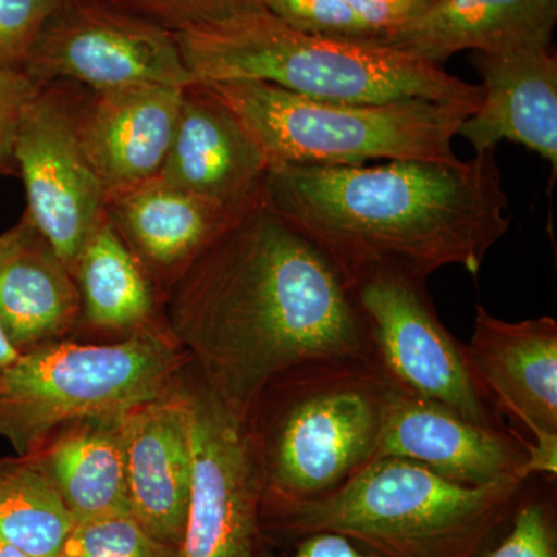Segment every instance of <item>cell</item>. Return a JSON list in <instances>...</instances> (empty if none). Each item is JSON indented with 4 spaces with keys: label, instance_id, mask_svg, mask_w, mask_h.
<instances>
[{
    "label": "cell",
    "instance_id": "1",
    "mask_svg": "<svg viewBox=\"0 0 557 557\" xmlns=\"http://www.w3.org/2000/svg\"><path fill=\"white\" fill-rule=\"evenodd\" d=\"M163 314L190 368L242 421L285 370L322 359L373 361L343 271L263 203L171 285Z\"/></svg>",
    "mask_w": 557,
    "mask_h": 557
},
{
    "label": "cell",
    "instance_id": "2",
    "mask_svg": "<svg viewBox=\"0 0 557 557\" xmlns=\"http://www.w3.org/2000/svg\"><path fill=\"white\" fill-rule=\"evenodd\" d=\"M262 203L324 249L347 284L379 269L478 276L511 225L494 150L456 163L271 166Z\"/></svg>",
    "mask_w": 557,
    "mask_h": 557
},
{
    "label": "cell",
    "instance_id": "3",
    "mask_svg": "<svg viewBox=\"0 0 557 557\" xmlns=\"http://www.w3.org/2000/svg\"><path fill=\"white\" fill-rule=\"evenodd\" d=\"M196 83L259 81L318 101L423 100L480 106L482 87L373 40L311 35L255 7L174 33Z\"/></svg>",
    "mask_w": 557,
    "mask_h": 557
},
{
    "label": "cell",
    "instance_id": "4",
    "mask_svg": "<svg viewBox=\"0 0 557 557\" xmlns=\"http://www.w3.org/2000/svg\"><path fill=\"white\" fill-rule=\"evenodd\" d=\"M528 480L463 486L416 461L380 457L325 496L262 504L260 528L288 539L338 533L383 557H475L511 518Z\"/></svg>",
    "mask_w": 557,
    "mask_h": 557
},
{
    "label": "cell",
    "instance_id": "5",
    "mask_svg": "<svg viewBox=\"0 0 557 557\" xmlns=\"http://www.w3.org/2000/svg\"><path fill=\"white\" fill-rule=\"evenodd\" d=\"M391 383L369 359H322L285 370L260 392L245 426L262 504L338 490L379 453Z\"/></svg>",
    "mask_w": 557,
    "mask_h": 557
},
{
    "label": "cell",
    "instance_id": "6",
    "mask_svg": "<svg viewBox=\"0 0 557 557\" xmlns=\"http://www.w3.org/2000/svg\"><path fill=\"white\" fill-rule=\"evenodd\" d=\"M231 112L271 166H361L375 160L456 163L458 127L479 106L410 98L318 101L259 81L201 83Z\"/></svg>",
    "mask_w": 557,
    "mask_h": 557
},
{
    "label": "cell",
    "instance_id": "7",
    "mask_svg": "<svg viewBox=\"0 0 557 557\" xmlns=\"http://www.w3.org/2000/svg\"><path fill=\"white\" fill-rule=\"evenodd\" d=\"M190 364L168 329L109 343L67 338L20 355L0 383V437L32 456L75 421L112 417L170 391Z\"/></svg>",
    "mask_w": 557,
    "mask_h": 557
},
{
    "label": "cell",
    "instance_id": "8",
    "mask_svg": "<svg viewBox=\"0 0 557 557\" xmlns=\"http://www.w3.org/2000/svg\"><path fill=\"white\" fill-rule=\"evenodd\" d=\"M348 287L364 319L373 362L391 383L472 423L509 428L475 379L467 347L440 321L426 277L379 269L351 278Z\"/></svg>",
    "mask_w": 557,
    "mask_h": 557
},
{
    "label": "cell",
    "instance_id": "9",
    "mask_svg": "<svg viewBox=\"0 0 557 557\" xmlns=\"http://www.w3.org/2000/svg\"><path fill=\"white\" fill-rule=\"evenodd\" d=\"M22 73L38 87L67 83L91 91L196 83L174 33L106 0H69L40 33Z\"/></svg>",
    "mask_w": 557,
    "mask_h": 557
},
{
    "label": "cell",
    "instance_id": "10",
    "mask_svg": "<svg viewBox=\"0 0 557 557\" xmlns=\"http://www.w3.org/2000/svg\"><path fill=\"white\" fill-rule=\"evenodd\" d=\"M193 478L178 557H256L262 537V479L245 421L186 372Z\"/></svg>",
    "mask_w": 557,
    "mask_h": 557
},
{
    "label": "cell",
    "instance_id": "11",
    "mask_svg": "<svg viewBox=\"0 0 557 557\" xmlns=\"http://www.w3.org/2000/svg\"><path fill=\"white\" fill-rule=\"evenodd\" d=\"M78 89L67 83L38 87L14 141L27 196L24 214L72 273L108 200L76 129Z\"/></svg>",
    "mask_w": 557,
    "mask_h": 557
},
{
    "label": "cell",
    "instance_id": "12",
    "mask_svg": "<svg viewBox=\"0 0 557 557\" xmlns=\"http://www.w3.org/2000/svg\"><path fill=\"white\" fill-rule=\"evenodd\" d=\"M469 364L498 413L520 424L531 442L530 474H557V322L552 317L509 322L475 307Z\"/></svg>",
    "mask_w": 557,
    "mask_h": 557
},
{
    "label": "cell",
    "instance_id": "13",
    "mask_svg": "<svg viewBox=\"0 0 557 557\" xmlns=\"http://www.w3.org/2000/svg\"><path fill=\"white\" fill-rule=\"evenodd\" d=\"M380 457L416 461L440 478L463 486L531 478V442L525 435L512 428L472 423L445 406L413 397L395 384L376 453Z\"/></svg>",
    "mask_w": 557,
    "mask_h": 557
},
{
    "label": "cell",
    "instance_id": "14",
    "mask_svg": "<svg viewBox=\"0 0 557 557\" xmlns=\"http://www.w3.org/2000/svg\"><path fill=\"white\" fill-rule=\"evenodd\" d=\"M186 372L170 391L123 416L131 516L150 536L178 549L193 478Z\"/></svg>",
    "mask_w": 557,
    "mask_h": 557
},
{
    "label": "cell",
    "instance_id": "15",
    "mask_svg": "<svg viewBox=\"0 0 557 557\" xmlns=\"http://www.w3.org/2000/svg\"><path fill=\"white\" fill-rule=\"evenodd\" d=\"M270 164L225 102L205 84L183 91L174 137L156 180L244 212L262 203Z\"/></svg>",
    "mask_w": 557,
    "mask_h": 557
},
{
    "label": "cell",
    "instance_id": "16",
    "mask_svg": "<svg viewBox=\"0 0 557 557\" xmlns=\"http://www.w3.org/2000/svg\"><path fill=\"white\" fill-rule=\"evenodd\" d=\"M183 91L185 87L163 84L100 91L79 87L76 129L106 196L159 174L177 127Z\"/></svg>",
    "mask_w": 557,
    "mask_h": 557
},
{
    "label": "cell",
    "instance_id": "17",
    "mask_svg": "<svg viewBox=\"0 0 557 557\" xmlns=\"http://www.w3.org/2000/svg\"><path fill=\"white\" fill-rule=\"evenodd\" d=\"M482 102L458 127L475 153L512 141L533 150L557 172V60L548 46L474 51Z\"/></svg>",
    "mask_w": 557,
    "mask_h": 557
},
{
    "label": "cell",
    "instance_id": "18",
    "mask_svg": "<svg viewBox=\"0 0 557 557\" xmlns=\"http://www.w3.org/2000/svg\"><path fill=\"white\" fill-rule=\"evenodd\" d=\"M104 211L163 299L194 260L245 212L220 207L156 178L112 194Z\"/></svg>",
    "mask_w": 557,
    "mask_h": 557
},
{
    "label": "cell",
    "instance_id": "19",
    "mask_svg": "<svg viewBox=\"0 0 557 557\" xmlns=\"http://www.w3.org/2000/svg\"><path fill=\"white\" fill-rule=\"evenodd\" d=\"M81 299L72 271L27 215L0 234V327L20 354L75 338Z\"/></svg>",
    "mask_w": 557,
    "mask_h": 557
},
{
    "label": "cell",
    "instance_id": "20",
    "mask_svg": "<svg viewBox=\"0 0 557 557\" xmlns=\"http://www.w3.org/2000/svg\"><path fill=\"white\" fill-rule=\"evenodd\" d=\"M557 0H437L383 44L442 65L461 51L552 46Z\"/></svg>",
    "mask_w": 557,
    "mask_h": 557
},
{
    "label": "cell",
    "instance_id": "21",
    "mask_svg": "<svg viewBox=\"0 0 557 557\" xmlns=\"http://www.w3.org/2000/svg\"><path fill=\"white\" fill-rule=\"evenodd\" d=\"M73 277L81 299L75 339L109 343L166 329L163 295L106 212L81 249Z\"/></svg>",
    "mask_w": 557,
    "mask_h": 557
},
{
    "label": "cell",
    "instance_id": "22",
    "mask_svg": "<svg viewBox=\"0 0 557 557\" xmlns=\"http://www.w3.org/2000/svg\"><path fill=\"white\" fill-rule=\"evenodd\" d=\"M123 416L67 424L30 456L49 475L75 522L131 515Z\"/></svg>",
    "mask_w": 557,
    "mask_h": 557
},
{
    "label": "cell",
    "instance_id": "23",
    "mask_svg": "<svg viewBox=\"0 0 557 557\" xmlns=\"http://www.w3.org/2000/svg\"><path fill=\"white\" fill-rule=\"evenodd\" d=\"M73 525L75 520L35 458H0V541L32 557H61Z\"/></svg>",
    "mask_w": 557,
    "mask_h": 557
},
{
    "label": "cell",
    "instance_id": "24",
    "mask_svg": "<svg viewBox=\"0 0 557 557\" xmlns=\"http://www.w3.org/2000/svg\"><path fill=\"white\" fill-rule=\"evenodd\" d=\"M61 557H178V548L150 536L131 515L75 522Z\"/></svg>",
    "mask_w": 557,
    "mask_h": 557
},
{
    "label": "cell",
    "instance_id": "25",
    "mask_svg": "<svg viewBox=\"0 0 557 557\" xmlns=\"http://www.w3.org/2000/svg\"><path fill=\"white\" fill-rule=\"evenodd\" d=\"M69 0H0V69L22 72L40 33Z\"/></svg>",
    "mask_w": 557,
    "mask_h": 557
},
{
    "label": "cell",
    "instance_id": "26",
    "mask_svg": "<svg viewBox=\"0 0 557 557\" xmlns=\"http://www.w3.org/2000/svg\"><path fill=\"white\" fill-rule=\"evenodd\" d=\"M110 5L160 25L171 33L188 30L255 9L259 0H106Z\"/></svg>",
    "mask_w": 557,
    "mask_h": 557
},
{
    "label": "cell",
    "instance_id": "27",
    "mask_svg": "<svg viewBox=\"0 0 557 557\" xmlns=\"http://www.w3.org/2000/svg\"><path fill=\"white\" fill-rule=\"evenodd\" d=\"M511 518V528L500 544L475 557H557L552 502L539 497L527 500L520 494Z\"/></svg>",
    "mask_w": 557,
    "mask_h": 557
},
{
    "label": "cell",
    "instance_id": "28",
    "mask_svg": "<svg viewBox=\"0 0 557 557\" xmlns=\"http://www.w3.org/2000/svg\"><path fill=\"white\" fill-rule=\"evenodd\" d=\"M38 86L16 70L0 69V175L17 174L14 141Z\"/></svg>",
    "mask_w": 557,
    "mask_h": 557
},
{
    "label": "cell",
    "instance_id": "29",
    "mask_svg": "<svg viewBox=\"0 0 557 557\" xmlns=\"http://www.w3.org/2000/svg\"><path fill=\"white\" fill-rule=\"evenodd\" d=\"M295 548L287 556H277L260 548L256 557H383L375 552H366L358 542L338 533H311L293 539Z\"/></svg>",
    "mask_w": 557,
    "mask_h": 557
},
{
    "label": "cell",
    "instance_id": "30",
    "mask_svg": "<svg viewBox=\"0 0 557 557\" xmlns=\"http://www.w3.org/2000/svg\"><path fill=\"white\" fill-rule=\"evenodd\" d=\"M20 355V351L13 347V344L10 343L2 327H0V383L5 379L7 372L13 368Z\"/></svg>",
    "mask_w": 557,
    "mask_h": 557
},
{
    "label": "cell",
    "instance_id": "31",
    "mask_svg": "<svg viewBox=\"0 0 557 557\" xmlns=\"http://www.w3.org/2000/svg\"><path fill=\"white\" fill-rule=\"evenodd\" d=\"M0 557H32L22 549L13 547V545L7 544V542L0 541Z\"/></svg>",
    "mask_w": 557,
    "mask_h": 557
}]
</instances>
